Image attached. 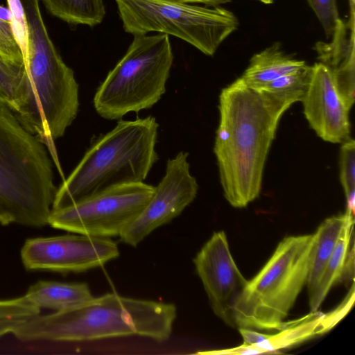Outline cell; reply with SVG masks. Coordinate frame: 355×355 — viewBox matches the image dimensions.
Returning a JSON list of instances; mask_svg holds the SVG:
<instances>
[{
  "mask_svg": "<svg viewBox=\"0 0 355 355\" xmlns=\"http://www.w3.org/2000/svg\"><path fill=\"white\" fill-rule=\"evenodd\" d=\"M354 214L349 213L337 245L313 288L309 292L311 311H318L331 288L340 282L349 251L354 241Z\"/></svg>",
  "mask_w": 355,
  "mask_h": 355,
  "instance_id": "18",
  "label": "cell"
},
{
  "mask_svg": "<svg viewBox=\"0 0 355 355\" xmlns=\"http://www.w3.org/2000/svg\"><path fill=\"white\" fill-rule=\"evenodd\" d=\"M239 331L243 338V344L246 345H257L270 337L271 334H263L256 329L239 327Z\"/></svg>",
  "mask_w": 355,
  "mask_h": 355,
  "instance_id": "29",
  "label": "cell"
},
{
  "mask_svg": "<svg viewBox=\"0 0 355 355\" xmlns=\"http://www.w3.org/2000/svg\"><path fill=\"white\" fill-rule=\"evenodd\" d=\"M24 62L26 73L15 114L57 161L53 141L64 135L77 116L78 84L49 37L31 40Z\"/></svg>",
  "mask_w": 355,
  "mask_h": 355,
  "instance_id": "5",
  "label": "cell"
},
{
  "mask_svg": "<svg viewBox=\"0 0 355 355\" xmlns=\"http://www.w3.org/2000/svg\"><path fill=\"white\" fill-rule=\"evenodd\" d=\"M219 124L214 151L227 202L245 207L261 189L267 156L282 114L241 78L219 96Z\"/></svg>",
  "mask_w": 355,
  "mask_h": 355,
  "instance_id": "1",
  "label": "cell"
},
{
  "mask_svg": "<svg viewBox=\"0 0 355 355\" xmlns=\"http://www.w3.org/2000/svg\"><path fill=\"white\" fill-rule=\"evenodd\" d=\"M313 234L284 238L233 308L236 327L279 331L306 285Z\"/></svg>",
  "mask_w": 355,
  "mask_h": 355,
  "instance_id": "6",
  "label": "cell"
},
{
  "mask_svg": "<svg viewBox=\"0 0 355 355\" xmlns=\"http://www.w3.org/2000/svg\"><path fill=\"white\" fill-rule=\"evenodd\" d=\"M0 55L19 64L24 62L22 51L15 36L11 24L0 20Z\"/></svg>",
  "mask_w": 355,
  "mask_h": 355,
  "instance_id": "26",
  "label": "cell"
},
{
  "mask_svg": "<svg viewBox=\"0 0 355 355\" xmlns=\"http://www.w3.org/2000/svg\"><path fill=\"white\" fill-rule=\"evenodd\" d=\"M306 65L304 61L284 53L279 45L275 44L254 54L240 78L249 88L259 90L275 79Z\"/></svg>",
  "mask_w": 355,
  "mask_h": 355,
  "instance_id": "16",
  "label": "cell"
},
{
  "mask_svg": "<svg viewBox=\"0 0 355 355\" xmlns=\"http://www.w3.org/2000/svg\"><path fill=\"white\" fill-rule=\"evenodd\" d=\"M26 73L25 63L12 62L0 55V102L14 113L20 104Z\"/></svg>",
  "mask_w": 355,
  "mask_h": 355,
  "instance_id": "22",
  "label": "cell"
},
{
  "mask_svg": "<svg viewBox=\"0 0 355 355\" xmlns=\"http://www.w3.org/2000/svg\"><path fill=\"white\" fill-rule=\"evenodd\" d=\"M159 124L148 116L120 119L85 152L57 189L51 211L60 209L116 186L144 182L158 159Z\"/></svg>",
  "mask_w": 355,
  "mask_h": 355,
  "instance_id": "4",
  "label": "cell"
},
{
  "mask_svg": "<svg viewBox=\"0 0 355 355\" xmlns=\"http://www.w3.org/2000/svg\"><path fill=\"white\" fill-rule=\"evenodd\" d=\"M56 17L72 24L94 26L102 22L105 9L103 0H42Z\"/></svg>",
  "mask_w": 355,
  "mask_h": 355,
  "instance_id": "21",
  "label": "cell"
},
{
  "mask_svg": "<svg viewBox=\"0 0 355 355\" xmlns=\"http://www.w3.org/2000/svg\"><path fill=\"white\" fill-rule=\"evenodd\" d=\"M45 145L0 102V223L49 225L57 188Z\"/></svg>",
  "mask_w": 355,
  "mask_h": 355,
  "instance_id": "3",
  "label": "cell"
},
{
  "mask_svg": "<svg viewBox=\"0 0 355 355\" xmlns=\"http://www.w3.org/2000/svg\"><path fill=\"white\" fill-rule=\"evenodd\" d=\"M349 213L346 210L343 214L325 219L313 234L306 283L309 292L316 284L331 256Z\"/></svg>",
  "mask_w": 355,
  "mask_h": 355,
  "instance_id": "19",
  "label": "cell"
},
{
  "mask_svg": "<svg viewBox=\"0 0 355 355\" xmlns=\"http://www.w3.org/2000/svg\"><path fill=\"white\" fill-rule=\"evenodd\" d=\"M311 76V67L280 76L258 91L269 105L282 114L292 104L302 101Z\"/></svg>",
  "mask_w": 355,
  "mask_h": 355,
  "instance_id": "20",
  "label": "cell"
},
{
  "mask_svg": "<svg viewBox=\"0 0 355 355\" xmlns=\"http://www.w3.org/2000/svg\"><path fill=\"white\" fill-rule=\"evenodd\" d=\"M40 309L24 295L0 300V337L13 333L19 327L39 315Z\"/></svg>",
  "mask_w": 355,
  "mask_h": 355,
  "instance_id": "23",
  "label": "cell"
},
{
  "mask_svg": "<svg viewBox=\"0 0 355 355\" xmlns=\"http://www.w3.org/2000/svg\"><path fill=\"white\" fill-rule=\"evenodd\" d=\"M340 282L354 283V243L352 245L345 261Z\"/></svg>",
  "mask_w": 355,
  "mask_h": 355,
  "instance_id": "30",
  "label": "cell"
},
{
  "mask_svg": "<svg viewBox=\"0 0 355 355\" xmlns=\"http://www.w3.org/2000/svg\"><path fill=\"white\" fill-rule=\"evenodd\" d=\"M173 54L168 35H136L94 97L96 112L108 120L152 107L166 92Z\"/></svg>",
  "mask_w": 355,
  "mask_h": 355,
  "instance_id": "7",
  "label": "cell"
},
{
  "mask_svg": "<svg viewBox=\"0 0 355 355\" xmlns=\"http://www.w3.org/2000/svg\"><path fill=\"white\" fill-rule=\"evenodd\" d=\"M12 15L9 8L0 6V20L11 24Z\"/></svg>",
  "mask_w": 355,
  "mask_h": 355,
  "instance_id": "31",
  "label": "cell"
},
{
  "mask_svg": "<svg viewBox=\"0 0 355 355\" xmlns=\"http://www.w3.org/2000/svg\"><path fill=\"white\" fill-rule=\"evenodd\" d=\"M39 308L62 311L77 307L94 297L85 283L39 281L24 295Z\"/></svg>",
  "mask_w": 355,
  "mask_h": 355,
  "instance_id": "17",
  "label": "cell"
},
{
  "mask_svg": "<svg viewBox=\"0 0 355 355\" xmlns=\"http://www.w3.org/2000/svg\"><path fill=\"white\" fill-rule=\"evenodd\" d=\"M7 1L12 15L11 22L12 30L24 58L27 47V31L22 6L19 0H7Z\"/></svg>",
  "mask_w": 355,
  "mask_h": 355,
  "instance_id": "27",
  "label": "cell"
},
{
  "mask_svg": "<svg viewBox=\"0 0 355 355\" xmlns=\"http://www.w3.org/2000/svg\"><path fill=\"white\" fill-rule=\"evenodd\" d=\"M302 102L310 127L322 140L342 144L351 138L350 110L324 64L317 62L311 66L310 80Z\"/></svg>",
  "mask_w": 355,
  "mask_h": 355,
  "instance_id": "13",
  "label": "cell"
},
{
  "mask_svg": "<svg viewBox=\"0 0 355 355\" xmlns=\"http://www.w3.org/2000/svg\"><path fill=\"white\" fill-rule=\"evenodd\" d=\"M116 243L107 237L66 234L27 239L21 258L27 270L82 272L117 258Z\"/></svg>",
  "mask_w": 355,
  "mask_h": 355,
  "instance_id": "10",
  "label": "cell"
},
{
  "mask_svg": "<svg viewBox=\"0 0 355 355\" xmlns=\"http://www.w3.org/2000/svg\"><path fill=\"white\" fill-rule=\"evenodd\" d=\"M177 315L173 304L107 293L71 309L30 319L12 333L22 341H89L139 336L169 338Z\"/></svg>",
  "mask_w": 355,
  "mask_h": 355,
  "instance_id": "2",
  "label": "cell"
},
{
  "mask_svg": "<svg viewBox=\"0 0 355 355\" xmlns=\"http://www.w3.org/2000/svg\"><path fill=\"white\" fill-rule=\"evenodd\" d=\"M345 314V310L340 305L327 313L319 311H311L301 318L284 322L277 333L271 334L268 338L254 345L260 347L266 354L279 353V350L289 348L328 332Z\"/></svg>",
  "mask_w": 355,
  "mask_h": 355,
  "instance_id": "15",
  "label": "cell"
},
{
  "mask_svg": "<svg viewBox=\"0 0 355 355\" xmlns=\"http://www.w3.org/2000/svg\"><path fill=\"white\" fill-rule=\"evenodd\" d=\"M350 6V12H354L355 0H349Z\"/></svg>",
  "mask_w": 355,
  "mask_h": 355,
  "instance_id": "32",
  "label": "cell"
},
{
  "mask_svg": "<svg viewBox=\"0 0 355 355\" xmlns=\"http://www.w3.org/2000/svg\"><path fill=\"white\" fill-rule=\"evenodd\" d=\"M214 314L235 328L233 308L248 280L236 266L223 231L214 232L193 259Z\"/></svg>",
  "mask_w": 355,
  "mask_h": 355,
  "instance_id": "12",
  "label": "cell"
},
{
  "mask_svg": "<svg viewBox=\"0 0 355 355\" xmlns=\"http://www.w3.org/2000/svg\"><path fill=\"white\" fill-rule=\"evenodd\" d=\"M115 2L127 33L173 35L207 55H213L239 24L234 14L222 7L200 6L178 0Z\"/></svg>",
  "mask_w": 355,
  "mask_h": 355,
  "instance_id": "8",
  "label": "cell"
},
{
  "mask_svg": "<svg viewBox=\"0 0 355 355\" xmlns=\"http://www.w3.org/2000/svg\"><path fill=\"white\" fill-rule=\"evenodd\" d=\"M204 354L214 355H255L266 354V352L256 345H246L243 343L238 347L207 352H204Z\"/></svg>",
  "mask_w": 355,
  "mask_h": 355,
  "instance_id": "28",
  "label": "cell"
},
{
  "mask_svg": "<svg viewBox=\"0 0 355 355\" xmlns=\"http://www.w3.org/2000/svg\"><path fill=\"white\" fill-rule=\"evenodd\" d=\"M340 180L343 188L347 209L354 214L355 142L352 138L342 143L339 153Z\"/></svg>",
  "mask_w": 355,
  "mask_h": 355,
  "instance_id": "24",
  "label": "cell"
},
{
  "mask_svg": "<svg viewBox=\"0 0 355 355\" xmlns=\"http://www.w3.org/2000/svg\"><path fill=\"white\" fill-rule=\"evenodd\" d=\"M354 13L350 14L349 23L341 20L338 24L331 43H321L317 51L320 62L331 71L337 90L347 107L350 110L354 103V29L347 34Z\"/></svg>",
  "mask_w": 355,
  "mask_h": 355,
  "instance_id": "14",
  "label": "cell"
},
{
  "mask_svg": "<svg viewBox=\"0 0 355 355\" xmlns=\"http://www.w3.org/2000/svg\"><path fill=\"white\" fill-rule=\"evenodd\" d=\"M188 153L168 159L164 176L137 217L120 234L121 240L136 247L155 229L171 222L196 198L198 184L190 173Z\"/></svg>",
  "mask_w": 355,
  "mask_h": 355,
  "instance_id": "11",
  "label": "cell"
},
{
  "mask_svg": "<svg viewBox=\"0 0 355 355\" xmlns=\"http://www.w3.org/2000/svg\"><path fill=\"white\" fill-rule=\"evenodd\" d=\"M155 187L125 184L102 191L64 208L51 211L55 229L96 237L120 236L148 204Z\"/></svg>",
  "mask_w": 355,
  "mask_h": 355,
  "instance_id": "9",
  "label": "cell"
},
{
  "mask_svg": "<svg viewBox=\"0 0 355 355\" xmlns=\"http://www.w3.org/2000/svg\"><path fill=\"white\" fill-rule=\"evenodd\" d=\"M327 37L332 35L339 21L336 0H307Z\"/></svg>",
  "mask_w": 355,
  "mask_h": 355,
  "instance_id": "25",
  "label": "cell"
}]
</instances>
